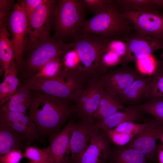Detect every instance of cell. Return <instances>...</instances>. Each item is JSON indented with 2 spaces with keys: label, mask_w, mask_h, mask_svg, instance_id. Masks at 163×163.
Masks as SVG:
<instances>
[{
  "label": "cell",
  "mask_w": 163,
  "mask_h": 163,
  "mask_svg": "<svg viewBox=\"0 0 163 163\" xmlns=\"http://www.w3.org/2000/svg\"><path fill=\"white\" fill-rule=\"evenodd\" d=\"M146 158L138 150L121 146L111 151L108 160L109 163H147Z\"/></svg>",
  "instance_id": "cell-25"
},
{
  "label": "cell",
  "mask_w": 163,
  "mask_h": 163,
  "mask_svg": "<svg viewBox=\"0 0 163 163\" xmlns=\"http://www.w3.org/2000/svg\"><path fill=\"white\" fill-rule=\"evenodd\" d=\"M106 48L116 53L122 59L126 56L127 51V45L125 41L119 40H112L107 44Z\"/></svg>",
  "instance_id": "cell-35"
},
{
  "label": "cell",
  "mask_w": 163,
  "mask_h": 163,
  "mask_svg": "<svg viewBox=\"0 0 163 163\" xmlns=\"http://www.w3.org/2000/svg\"><path fill=\"white\" fill-rule=\"evenodd\" d=\"M85 8L96 13L109 3L110 0H80Z\"/></svg>",
  "instance_id": "cell-37"
},
{
  "label": "cell",
  "mask_w": 163,
  "mask_h": 163,
  "mask_svg": "<svg viewBox=\"0 0 163 163\" xmlns=\"http://www.w3.org/2000/svg\"><path fill=\"white\" fill-rule=\"evenodd\" d=\"M158 139L160 140L163 144V132L160 135Z\"/></svg>",
  "instance_id": "cell-42"
},
{
  "label": "cell",
  "mask_w": 163,
  "mask_h": 163,
  "mask_svg": "<svg viewBox=\"0 0 163 163\" xmlns=\"http://www.w3.org/2000/svg\"><path fill=\"white\" fill-rule=\"evenodd\" d=\"M15 63L13 64L4 75L3 81L0 84V105L2 106L7 99L17 90L21 85L17 77Z\"/></svg>",
  "instance_id": "cell-24"
},
{
  "label": "cell",
  "mask_w": 163,
  "mask_h": 163,
  "mask_svg": "<svg viewBox=\"0 0 163 163\" xmlns=\"http://www.w3.org/2000/svg\"><path fill=\"white\" fill-rule=\"evenodd\" d=\"M63 57L56 58L50 61L36 75L31 77L43 79L57 77L60 74L63 69Z\"/></svg>",
  "instance_id": "cell-28"
},
{
  "label": "cell",
  "mask_w": 163,
  "mask_h": 163,
  "mask_svg": "<svg viewBox=\"0 0 163 163\" xmlns=\"http://www.w3.org/2000/svg\"><path fill=\"white\" fill-rule=\"evenodd\" d=\"M85 8L80 0H57L53 20L55 38H74L84 21Z\"/></svg>",
  "instance_id": "cell-4"
},
{
  "label": "cell",
  "mask_w": 163,
  "mask_h": 163,
  "mask_svg": "<svg viewBox=\"0 0 163 163\" xmlns=\"http://www.w3.org/2000/svg\"><path fill=\"white\" fill-rule=\"evenodd\" d=\"M32 91L33 101L28 115L41 139L58 133L66 121L77 113L73 101Z\"/></svg>",
  "instance_id": "cell-1"
},
{
  "label": "cell",
  "mask_w": 163,
  "mask_h": 163,
  "mask_svg": "<svg viewBox=\"0 0 163 163\" xmlns=\"http://www.w3.org/2000/svg\"><path fill=\"white\" fill-rule=\"evenodd\" d=\"M46 1V0H23L19 1L25 12L28 22L36 10Z\"/></svg>",
  "instance_id": "cell-36"
},
{
  "label": "cell",
  "mask_w": 163,
  "mask_h": 163,
  "mask_svg": "<svg viewBox=\"0 0 163 163\" xmlns=\"http://www.w3.org/2000/svg\"><path fill=\"white\" fill-rule=\"evenodd\" d=\"M147 89L146 99L163 97V59L156 60Z\"/></svg>",
  "instance_id": "cell-26"
},
{
  "label": "cell",
  "mask_w": 163,
  "mask_h": 163,
  "mask_svg": "<svg viewBox=\"0 0 163 163\" xmlns=\"http://www.w3.org/2000/svg\"><path fill=\"white\" fill-rule=\"evenodd\" d=\"M73 39L71 44L79 55L81 62L79 68L97 74L96 70L101 55L108 43L113 39L79 34Z\"/></svg>",
  "instance_id": "cell-5"
},
{
  "label": "cell",
  "mask_w": 163,
  "mask_h": 163,
  "mask_svg": "<svg viewBox=\"0 0 163 163\" xmlns=\"http://www.w3.org/2000/svg\"><path fill=\"white\" fill-rule=\"evenodd\" d=\"M125 108L117 94L104 90L98 107L93 116L95 123Z\"/></svg>",
  "instance_id": "cell-23"
},
{
  "label": "cell",
  "mask_w": 163,
  "mask_h": 163,
  "mask_svg": "<svg viewBox=\"0 0 163 163\" xmlns=\"http://www.w3.org/2000/svg\"><path fill=\"white\" fill-rule=\"evenodd\" d=\"M114 2L120 11H160L152 0H114Z\"/></svg>",
  "instance_id": "cell-27"
},
{
  "label": "cell",
  "mask_w": 163,
  "mask_h": 163,
  "mask_svg": "<svg viewBox=\"0 0 163 163\" xmlns=\"http://www.w3.org/2000/svg\"><path fill=\"white\" fill-rule=\"evenodd\" d=\"M50 146L45 148L40 149L28 145L26 147L23 157L31 161L50 163Z\"/></svg>",
  "instance_id": "cell-31"
},
{
  "label": "cell",
  "mask_w": 163,
  "mask_h": 163,
  "mask_svg": "<svg viewBox=\"0 0 163 163\" xmlns=\"http://www.w3.org/2000/svg\"><path fill=\"white\" fill-rule=\"evenodd\" d=\"M152 1L159 10L163 12V0H152Z\"/></svg>",
  "instance_id": "cell-41"
},
{
  "label": "cell",
  "mask_w": 163,
  "mask_h": 163,
  "mask_svg": "<svg viewBox=\"0 0 163 163\" xmlns=\"http://www.w3.org/2000/svg\"><path fill=\"white\" fill-rule=\"evenodd\" d=\"M145 125L144 123L139 124L127 121L120 123L113 129L117 132L123 133L134 137L142 132Z\"/></svg>",
  "instance_id": "cell-33"
},
{
  "label": "cell",
  "mask_w": 163,
  "mask_h": 163,
  "mask_svg": "<svg viewBox=\"0 0 163 163\" xmlns=\"http://www.w3.org/2000/svg\"><path fill=\"white\" fill-rule=\"evenodd\" d=\"M22 151L11 150L0 157V163H19L23 157Z\"/></svg>",
  "instance_id": "cell-38"
},
{
  "label": "cell",
  "mask_w": 163,
  "mask_h": 163,
  "mask_svg": "<svg viewBox=\"0 0 163 163\" xmlns=\"http://www.w3.org/2000/svg\"><path fill=\"white\" fill-rule=\"evenodd\" d=\"M121 12L135 31L163 41V12Z\"/></svg>",
  "instance_id": "cell-10"
},
{
  "label": "cell",
  "mask_w": 163,
  "mask_h": 163,
  "mask_svg": "<svg viewBox=\"0 0 163 163\" xmlns=\"http://www.w3.org/2000/svg\"><path fill=\"white\" fill-rule=\"evenodd\" d=\"M95 124L81 118L76 123L70 139L71 157L69 163H78L93 139L100 132Z\"/></svg>",
  "instance_id": "cell-13"
},
{
  "label": "cell",
  "mask_w": 163,
  "mask_h": 163,
  "mask_svg": "<svg viewBox=\"0 0 163 163\" xmlns=\"http://www.w3.org/2000/svg\"><path fill=\"white\" fill-rule=\"evenodd\" d=\"M75 124L70 120L62 130L49 136L50 163H69L70 139Z\"/></svg>",
  "instance_id": "cell-16"
},
{
  "label": "cell",
  "mask_w": 163,
  "mask_h": 163,
  "mask_svg": "<svg viewBox=\"0 0 163 163\" xmlns=\"http://www.w3.org/2000/svg\"><path fill=\"white\" fill-rule=\"evenodd\" d=\"M137 106L144 113L149 114L157 119L163 121V97L152 98Z\"/></svg>",
  "instance_id": "cell-30"
},
{
  "label": "cell",
  "mask_w": 163,
  "mask_h": 163,
  "mask_svg": "<svg viewBox=\"0 0 163 163\" xmlns=\"http://www.w3.org/2000/svg\"><path fill=\"white\" fill-rule=\"evenodd\" d=\"M28 22L25 12L18 1L15 4L11 13L7 23L11 36L14 46L15 63L18 73L26 43Z\"/></svg>",
  "instance_id": "cell-9"
},
{
  "label": "cell",
  "mask_w": 163,
  "mask_h": 163,
  "mask_svg": "<svg viewBox=\"0 0 163 163\" xmlns=\"http://www.w3.org/2000/svg\"><path fill=\"white\" fill-rule=\"evenodd\" d=\"M8 29L7 24L0 25V72L4 75L15 63L14 46Z\"/></svg>",
  "instance_id": "cell-21"
},
{
  "label": "cell",
  "mask_w": 163,
  "mask_h": 163,
  "mask_svg": "<svg viewBox=\"0 0 163 163\" xmlns=\"http://www.w3.org/2000/svg\"><path fill=\"white\" fill-rule=\"evenodd\" d=\"M145 126L142 132L136 136L124 146L142 153L146 158L156 160V142L163 132V121L154 117L144 120Z\"/></svg>",
  "instance_id": "cell-8"
},
{
  "label": "cell",
  "mask_w": 163,
  "mask_h": 163,
  "mask_svg": "<svg viewBox=\"0 0 163 163\" xmlns=\"http://www.w3.org/2000/svg\"><path fill=\"white\" fill-rule=\"evenodd\" d=\"M28 145L21 135L0 121V157L13 149L24 151Z\"/></svg>",
  "instance_id": "cell-20"
},
{
  "label": "cell",
  "mask_w": 163,
  "mask_h": 163,
  "mask_svg": "<svg viewBox=\"0 0 163 163\" xmlns=\"http://www.w3.org/2000/svg\"><path fill=\"white\" fill-rule=\"evenodd\" d=\"M63 69L66 71H72L79 69L80 60L77 50L72 47L64 54L62 59Z\"/></svg>",
  "instance_id": "cell-32"
},
{
  "label": "cell",
  "mask_w": 163,
  "mask_h": 163,
  "mask_svg": "<svg viewBox=\"0 0 163 163\" xmlns=\"http://www.w3.org/2000/svg\"><path fill=\"white\" fill-rule=\"evenodd\" d=\"M72 48L71 43H65L50 34L39 39L20 65L18 74L22 82L36 75L50 61L63 57Z\"/></svg>",
  "instance_id": "cell-3"
},
{
  "label": "cell",
  "mask_w": 163,
  "mask_h": 163,
  "mask_svg": "<svg viewBox=\"0 0 163 163\" xmlns=\"http://www.w3.org/2000/svg\"><path fill=\"white\" fill-rule=\"evenodd\" d=\"M122 60L121 57L106 47L101 56L96 73L102 75L110 70L111 68L121 64Z\"/></svg>",
  "instance_id": "cell-29"
},
{
  "label": "cell",
  "mask_w": 163,
  "mask_h": 163,
  "mask_svg": "<svg viewBox=\"0 0 163 163\" xmlns=\"http://www.w3.org/2000/svg\"><path fill=\"white\" fill-rule=\"evenodd\" d=\"M135 31L131 22L122 14L114 0L85 20L78 34L100 36L124 41L126 36Z\"/></svg>",
  "instance_id": "cell-2"
},
{
  "label": "cell",
  "mask_w": 163,
  "mask_h": 163,
  "mask_svg": "<svg viewBox=\"0 0 163 163\" xmlns=\"http://www.w3.org/2000/svg\"></svg>",
  "instance_id": "cell-45"
},
{
  "label": "cell",
  "mask_w": 163,
  "mask_h": 163,
  "mask_svg": "<svg viewBox=\"0 0 163 163\" xmlns=\"http://www.w3.org/2000/svg\"><path fill=\"white\" fill-rule=\"evenodd\" d=\"M0 121L21 135L28 145L35 140L43 141L33 120L27 114L11 111L2 106L0 108Z\"/></svg>",
  "instance_id": "cell-14"
},
{
  "label": "cell",
  "mask_w": 163,
  "mask_h": 163,
  "mask_svg": "<svg viewBox=\"0 0 163 163\" xmlns=\"http://www.w3.org/2000/svg\"><path fill=\"white\" fill-rule=\"evenodd\" d=\"M156 60L152 55L142 58L135 61L139 72L151 75L154 70Z\"/></svg>",
  "instance_id": "cell-34"
},
{
  "label": "cell",
  "mask_w": 163,
  "mask_h": 163,
  "mask_svg": "<svg viewBox=\"0 0 163 163\" xmlns=\"http://www.w3.org/2000/svg\"><path fill=\"white\" fill-rule=\"evenodd\" d=\"M110 145L106 132L100 130L93 139L78 163H105L111 152Z\"/></svg>",
  "instance_id": "cell-17"
},
{
  "label": "cell",
  "mask_w": 163,
  "mask_h": 163,
  "mask_svg": "<svg viewBox=\"0 0 163 163\" xmlns=\"http://www.w3.org/2000/svg\"><path fill=\"white\" fill-rule=\"evenodd\" d=\"M15 4L13 0H0V11L11 12V10L14 8Z\"/></svg>",
  "instance_id": "cell-39"
},
{
  "label": "cell",
  "mask_w": 163,
  "mask_h": 163,
  "mask_svg": "<svg viewBox=\"0 0 163 163\" xmlns=\"http://www.w3.org/2000/svg\"><path fill=\"white\" fill-rule=\"evenodd\" d=\"M127 47L125 56L123 59L122 65L152 55L156 51L163 50V41L141 34L135 31L124 39Z\"/></svg>",
  "instance_id": "cell-11"
},
{
  "label": "cell",
  "mask_w": 163,
  "mask_h": 163,
  "mask_svg": "<svg viewBox=\"0 0 163 163\" xmlns=\"http://www.w3.org/2000/svg\"><path fill=\"white\" fill-rule=\"evenodd\" d=\"M162 51L161 52V58L163 59V50H162Z\"/></svg>",
  "instance_id": "cell-44"
},
{
  "label": "cell",
  "mask_w": 163,
  "mask_h": 163,
  "mask_svg": "<svg viewBox=\"0 0 163 163\" xmlns=\"http://www.w3.org/2000/svg\"><path fill=\"white\" fill-rule=\"evenodd\" d=\"M57 1L46 0L34 11L28 22L27 49L30 51L40 38L50 34Z\"/></svg>",
  "instance_id": "cell-7"
},
{
  "label": "cell",
  "mask_w": 163,
  "mask_h": 163,
  "mask_svg": "<svg viewBox=\"0 0 163 163\" xmlns=\"http://www.w3.org/2000/svg\"><path fill=\"white\" fill-rule=\"evenodd\" d=\"M143 76L137 69L127 65L111 69L100 78L104 90L117 95Z\"/></svg>",
  "instance_id": "cell-15"
},
{
  "label": "cell",
  "mask_w": 163,
  "mask_h": 163,
  "mask_svg": "<svg viewBox=\"0 0 163 163\" xmlns=\"http://www.w3.org/2000/svg\"><path fill=\"white\" fill-rule=\"evenodd\" d=\"M32 91L21 84L2 106L6 107L11 111L27 114V110L30 108L33 102Z\"/></svg>",
  "instance_id": "cell-22"
},
{
  "label": "cell",
  "mask_w": 163,
  "mask_h": 163,
  "mask_svg": "<svg viewBox=\"0 0 163 163\" xmlns=\"http://www.w3.org/2000/svg\"><path fill=\"white\" fill-rule=\"evenodd\" d=\"M28 163H43V162H36V161H30L28 162Z\"/></svg>",
  "instance_id": "cell-43"
},
{
  "label": "cell",
  "mask_w": 163,
  "mask_h": 163,
  "mask_svg": "<svg viewBox=\"0 0 163 163\" xmlns=\"http://www.w3.org/2000/svg\"><path fill=\"white\" fill-rule=\"evenodd\" d=\"M157 153L158 163H163V144L161 142L157 145Z\"/></svg>",
  "instance_id": "cell-40"
},
{
  "label": "cell",
  "mask_w": 163,
  "mask_h": 163,
  "mask_svg": "<svg viewBox=\"0 0 163 163\" xmlns=\"http://www.w3.org/2000/svg\"><path fill=\"white\" fill-rule=\"evenodd\" d=\"M144 113L137 105L129 106L123 110L96 122L95 124L100 130L105 131L114 129L126 121L139 120Z\"/></svg>",
  "instance_id": "cell-18"
},
{
  "label": "cell",
  "mask_w": 163,
  "mask_h": 163,
  "mask_svg": "<svg viewBox=\"0 0 163 163\" xmlns=\"http://www.w3.org/2000/svg\"><path fill=\"white\" fill-rule=\"evenodd\" d=\"M21 84L32 90L75 102L84 90L72 81L60 76L48 79L31 77Z\"/></svg>",
  "instance_id": "cell-6"
},
{
  "label": "cell",
  "mask_w": 163,
  "mask_h": 163,
  "mask_svg": "<svg viewBox=\"0 0 163 163\" xmlns=\"http://www.w3.org/2000/svg\"><path fill=\"white\" fill-rule=\"evenodd\" d=\"M151 78V75L143 76L134 81L117 94L122 103L134 106L146 99L147 89Z\"/></svg>",
  "instance_id": "cell-19"
},
{
  "label": "cell",
  "mask_w": 163,
  "mask_h": 163,
  "mask_svg": "<svg viewBox=\"0 0 163 163\" xmlns=\"http://www.w3.org/2000/svg\"><path fill=\"white\" fill-rule=\"evenodd\" d=\"M100 76L90 82L76 102L78 116L93 124H95L93 116L98 107L104 90Z\"/></svg>",
  "instance_id": "cell-12"
}]
</instances>
